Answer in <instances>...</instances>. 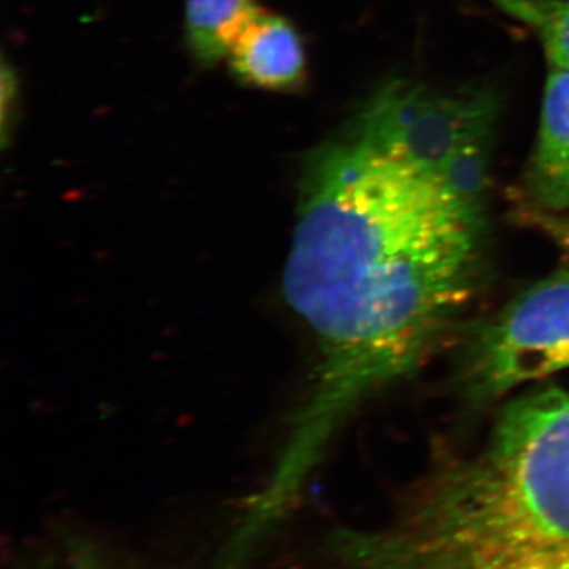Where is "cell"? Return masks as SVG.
<instances>
[{"mask_svg": "<svg viewBox=\"0 0 569 569\" xmlns=\"http://www.w3.org/2000/svg\"><path fill=\"white\" fill-rule=\"evenodd\" d=\"M482 216L350 127L307 153L283 288L320 356L261 515L279 516L347 419L447 335L477 284Z\"/></svg>", "mask_w": 569, "mask_h": 569, "instance_id": "1", "label": "cell"}, {"mask_svg": "<svg viewBox=\"0 0 569 569\" xmlns=\"http://www.w3.org/2000/svg\"><path fill=\"white\" fill-rule=\"evenodd\" d=\"M387 548L396 569H569V391L508 403Z\"/></svg>", "mask_w": 569, "mask_h": 569, "instance_id": "2", "label": "cell"}, {"mask_svg": "<svg viewBox=\"0 0 569 569\" xmlns=\"http://www.w3.org/2000/svg\"><path fill=\"white\" fill-rule=\"evenodd\" d=\"M496 116V100L489 93L391 82L348 127L485 211Z\"/></svg>", "mask_w": 569, "mask_h": 569, "instance_id": "3", "label": "cell"}, {"mask_svg": "<svg viewBox=\"0 0 569 569\" xmlns=\"http://www.w3.org/2000/svg\"><path fill=\"white\" fill-rule=\"evenodd\" d=\"M568 369L569 264L512 299L478 332L463 381L482 402Z\"/></svg>", "mask_w": 569, "mask_h": 569, "instance_id": "4", "label": "cell"}, {"mask_svg": "<svg viewBox=\"0 0 569 569\" xmlns=\"http://www.w3.org/2000/svg\"><path fill=\"white\" fill-rule=\"evenodd\" d=\"M239 81L272 92L301 88L307 77L305 43L287 18L261 10L239 33L227 58Z\"/></svg>", "mask_w": 569, "mask_h": 569, "instance_id": "5", "label": "cell"}, {"mask_svg": "<svg viewBox=\"0 0 569 569\" xmlns=\"http://www.w3.org/2000/svg\"><path fill=\"white\" fill-rule=\"evenodd\" d=\"M527 192L545 213L569 209V70H550Z\"/></svg>", "mask_w": 569, "mask_h": 569, "instance_id": "6", "label": "cell"}, {"mask_svg": "<svg viewBox=\"0 0 569 569\" xmlns=\"http://www.w3.org/2000/svg\"><path fill=\"white\" fill-rule=\"evenodd\" d=\"M260 11L257 0H186L183 31L194 62L209 69L227 61L234 40Z\"/></svg>", "mask_w": 569, "mask_h": 569, "instance_id": "7", "label": "cell"}, {"mask_svg": "<svg viewBox=\"0 0 569 569\" xmlns=\"http://www.w3.org/2000/svg\"><path fill=\"white\" fill-rule=\"evenodd\" d=\"M541 39L552 69L569 70V0H492Z\"/></svg>", "mask_w": 569, "mask_h": 569, "instance_id": "8", "label": "cell"}, {"mask_svg": "<svg viewBox=\"0 0 569 569\" xmlns=\"http://www.w3.org/2000/svg\"><path fill=\"white\" fill-rule=\"evenodd\" d=\"M18 74L13 67L7 61L2 62V74H0V127H2V142L11 138V130L14 129V118L18 110Z\"/></svg>", "mask_w": 569, "mask_h": 569, "instance_id": "9", "label": "cell"}, {"mask_svg": "<svg viewBox=\"0 0 569 569\" xmlns=\"http://www.w3.org/2000/svg\"><path fill=\"white\" fill-rule=\"evenodd\" d=\"M548 227L553 228V231H556L561 241L567 242L569 249V228L565 227V224H557L553 220L552 222H549Z\"/></svg>", "mask_w": 569, "mask_h": 569, "instance_id": "10", "label": "cell"}]
</instances>
